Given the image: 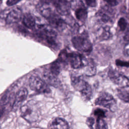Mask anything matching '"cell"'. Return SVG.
<instances>
[{
  "mask_svg": "<svg viewBox=\"0 0 129 129\" xmlns=\"http://www.w3.org/2000/svg\"><path fill=\"white\" fill-rule=\"evenodd\" d=\"M10 100V95L8 93L5 94L0 99V107L3 108L7 105Z\"/></svg>",
  "mask_w": 129,
  "mask_h": 129,
  "instance_id": "cell-24",
  "label": "cell"
},
{
  "mask_svg": "<svg viewBox=\"0 0 129 129\" xmlns=\"http://www.w3.org/2000/svg\"><path fill=\"white\" fill-rule=\"evenodd\" d=\"M72 43L73 46L81 52L89 53L93 49L88 32L83 26L78 27L76 32L72 38Z\"/></svg>",
  "mask_w": 129,
  "mask_h": 129,
  "instance_id": "cell-1",
  "label": "cell"
},
{
  "mask_svg": "<svg viewBox=\"0 0 129 129\" xmlns=\"http://www.w3.org/2000/svg\"><path fill=\"white\" fill-rule=\"evenodd\" d=\"M85 68L84 73L86 76L91 77L96 74V67L92 58H88L87 64Z\"/></svg>",
  "mask_w": 129,
  "mask_h": 129,
  "instance_id": "cell-19",
  "label": "cell"
},
{
  "mask_svg": "<svg viewBox=\"0 0 129 129\" xmlns=\"http://www.w3.org/2000/svg\"><path fill=\"white\" fill-rule=\"evenodd\" d=\"M19 1H8L7 2V5L8 6H12L14 5L15 4H16Z\"/></svg>",
  "mask_w": 129,
  "mask_h": 129,
  "instance_id": "cell-32",
  "label": "cell"
},
{
  "mask_svg": "<svg viewBox=\"0 0 129 129\" xmlns=\"http://www.w3.org/2000/svg\"><path fill=\"white\" fill-rule=\"evenodd\" d=\"M86 122H87V124H88V125L90 127H92L94 123V119L93 117H90L87 118Z\"/></svg>",
  "mask_w": 129,
  "mask_h": 129,
  "instance_id": "cell-29",
  "label": "cell"
},
{
  "mask_svg": "<svg viewBox=\"0 0 129 129\" xmlns=\"http://www.w3.org/2000/svg\"><path fill=\"white\" fill-rule=\"evenodd\" d=\"M96 129H107V124L103 118H97Z\"/></svg>",
  "mask_w": 129,
  "mask_h": 129,
  "instance_id": "cell-25",
  "label": "cell"
},
{
  "mask_svg": "<svg viewBox=\"0 0 129 129\" xmlns=\"http://www.w3.org/2000/svg\"><path fill=\"white\" fill-rule=\"evenodd\" d=\"M37 36L45 41L47 44L54 49H57L60 46L57 40V34L50 25L40 24L37 26Z\"/></svg>",
  "mask_w": 129,
  "mask_h": 129,
  "instance_id": "cell-3",
  "label": "cell"
},
{
  "mask_svg": "<svg viewBox=\"0 0 129 129\" xmlns=\"http://www.w3.org/2000/svg\"><path fill=\"white\" fill-rule=\"evenodd\" d=\"M29 83L31 89L33 91L41 93H48L50 91L47 83L37 76L30 77Z\"/></svg>",
  "mask_w": 129,
  "mask_h": 129,
  "instance_id": "cell-10",
  "label": "cell"
},
{
  "mask_svg": "<svg viewBox=\"0 0 129 129\" xmlns=\"http://www.w3.org/2000/svg\"><path fill=\"white\" fill-rule=\"evenodd\" d=\"M95 104L107 108L112 111H114L117 108L115 99L112 95L106 92L101 93L95 100Z\"/></svg>",
  "mask_w": 129,
  "mask_h": 129,
  "instance_id": "cell-7",
  "label": "cell"
},
{
  "mask_svg": "<svg viewBox=\"0 0 129 129\" xmlns=\"http://www.w3.org/2000/svg\"><path fill=\"white\" fill-rule=\"evenodd\" d=\"M58 60L62 63L69 64L75 69L85 68L87 64L88 58L77 52H69L67 49L61 50L58 55Z\"/></svg>",
  "mask_w": 129,
  "mask_h": 129,
  "instance_id": "cell-2",
  "label": "cell"
},
{
  "mask_svg": "<svg viewBox=\"0 0 129 129\" xmlns=\"http://www.w3.org/2000/svg\"><path fill=\"white\" fill-rule=\"evenodd\" d=\"M95 19L98 24L111 26L114 20V12L108 5L102 7L95 15Z\"/></svg>",
  "mask_w": 129,
  "mask_h": 129,
  "instance_id": "cell-5",
  "label": "cell"
},
{
  "mask_svg": "<svg viewBox=\"0 0 129 129\" xmlns=\"http://www.w3.org/2000/svg\"><path fill=\"white\" fill-rule=\"evenodd\" d=\"M117 26L120 31H124L127 30L128 28V23L125 18L121 17L118 21Z\"/></svg>",
  "mask_w": 129,
  "mask_h": 129,
  "instance_id": "cell-23",
  "label": "cell"
},
{
  "mask_svg": "<svg viewBox=\"0 0 129 129\" xmlns=\"http://www.w3.org/2000/svg\"><path fill=\"white\" fill-rule=\"evenodd\" d=\"M23 23L26 27L28 28H32L35 25V20L31 14L27 13L23 16Z\"/></svg>",
  "mask_w": 129,
  "mask_h": 129,
  "instance_id": "cell-20",
  "label": "cell"
},
{
  "mask_svg": "<svg viewBox=\"0 0 129 129\" xmlns=\"http://www.w3.org/2000/svg\"><path fill=\"white\" fill-rule=\"evenodd\" d=\"M94 115L97 117V118H103L105 117V112L100 108H97L94 110Z\"/></svg>",
  "mask_w": 129,
  "mask_h": 129,
  "instance_id": "cell-26",
  "label": "cell"
},
{
  "mask_svg": "<svg viewBox=\"0 0 129 129\" xmlns=\"http://www.w3.org/2000/svg\"><path fill=\"white\" fill-rule=\"evenodd\" d=\"M22 16V11L20 8L16 7L8 14L6 21L7 24H13L18 22Z\"/></svg>",
  "mask_w": 129,
  "mask_h": 129,
  "instance_id": "cell-15",
  "label": "cell"
},
{
  "mask_svg": "<svg viewBox=\"0 0 129 129\" xmlns=\"http://www.w3.org/2000/svg\"><path fill=\"white\" fill-rule=\"evenodd\" d=\"M128 16H129V6H128Z\"/></svg>",
  "mask_w": 129,
  "mask_h": 129,
  "instance_id": "cell-33",
  "label": "cell"
},
{
  "mask_svg": "<svg viewBox=\"0 0 129 129\" xmlns=\"http://www.w3.org/2000/svg\"><path fill=\"white\" fill-rule=\"evenodd\" d=\"M124 51L125 53L127 55L129 56V42L126 43V45L124 47Z\"/></svg>",
  "mask_w": 129,
  "mask_h": 129,
  "instance_id": "cell-31",
  "label": "cell"
},
{
  "mask_svg": "<svg viewBox=\"0 0 129 129\" xmlns=\"http://www.w3.org/2000/svg\"><path fill=\"white\" fill-rule=\"evenodd\" d=\"M47 20L50 26L59 31H62L67 28V23L66 21L56 13Z\"/></svg>",
  "mask_w": 129,
  "mask_h": 129,
  "instance_id": "cell-13",
  "label": "cell"
},
{
  "mask_svg": "<svg viewBox=\"0 0 129 129\" xmlns=\"http://www.w3.org/2000/svg\"><path fill=\"white\" fill-rule=\"evenodd\" d=\"M71 84L74 88L79 91L82 96L86 100H90L92 96L91 85L80 76L71 77Z\"/></svg>",
  "mask_w": 129,
  "mask_h": 129,
  "instance_id": "cell-4",
  "label": "cell"
},
{
  "mask_svg": "<svg viewBox=\"0 0 129 129\" xmlns=\"http://www.w3.org/2000/svg\"><path fill=\"white\" fill-rule=\"evenodd\" d=\"M43 78L45 82L54 87H57L59 85V80L57 77L53 75L49 70H45L43 73Z\"/></svg>",
  "mask_w": 129,
  "mask_h": 129,
  "instance_id": "cell-18",
  "label": "cell"
},
{
  "mask_svg": "<svg viewBox=\"0 0 129 129\" xmlns=\"http://www.w3.org/2000/svg\"><path fill=\"white\" fill-rule=\"evenodd\" d=\"M20 114L23 118L30 123L36 121L38 118L39 112L34 101L30 100L22 106Z\"/></svg>",
  "mask_w": 129,
  "mask_h": 129,
  "instance_id": "cell-6",
  "label": "cell"
},
{
  "mask_svg": "<svg viewBox=\"0 0 129 129\" xmlns=\"http://www.w3.org/2000/svg\"><path fill=\"white\" fill-rule=\"evenodd\" d=\"M94 33L96 38L100 41L109 40L113 36L111 27L108 26L97 24L95 28Z\"/></svg>",
  "mask_w": 129,
  "mask_h": 129,
  "instance_id": "cell-11",
  "label": "cell"
},
{
  "mask_svg": "<svg viewBox=\"0 0 129 129\" xmlns=\"http://www.w3.org/2000/svg\"><path fill=\"white\" fill-rule=\"evenodd\" d=\"M115 63L118 67L129 68V61L122 60L120 59H116L115 61Z\"/></svg>",
  "mask_w": 129,
  "mask_h": 129,
  "instance_id": "cell-27",
  "label": "cell"
},
{
  "mask_svg": "<svg viewBox=\"0 0 129 129\" xmlns=\"http://www.w3.org/2000/svg\"><path fill=\"white\" fill-rule=\"evenodd\" d=\"M52 5L59 15L67 16L70 14L71 2L67 1H55L52 2Z\"/></svg>",
  "mask_w": 129,
  "mask_h": 129,
  "instance_id": "cell-14",
  "label": "cell"
},
{
  "mask_svg": "<svg viewBox=\"0 0 129 129\" xmlns=\"http://www.w3.org/2000/svg\"><path fill=\"white\" fill-rule=\"evenodd\" d=\"M117 96L122 101L129 102V91L125 88H120L117 89Z\"/></svg>",
  "mask_w": 129,
  "mask_h": 129,
  "instance_id": "cell-22",
  "label": "cell"
},
{
  "mask_svg": "<svg viewBox=\"0 0 129 129\" xmlns=\"http://www.w3.org/2000/svg\"><path fill=\"white\" fill-rule=\"evenodd\" d=\"M48 129H69V125L64 119L55 118L50 122Z\"/></svg>",
  "mask_w": 129,
  "mask_h": 129,
  "instance_id": "cell-17",
  "label": "cell"
},
{
  "mask_svg": "<svg viewBox=\"0 0 129 129\" xmlns=\"http://www.w3.org/2000/svg\"><path fill=\"white\" fill-rule=\"evenodd\" d=\"M86 5L90 7H95L97 5V2L96 1H86Z\"/></svg>",
  "mask_w": 129,
  "mask_h": 129,
  "instance_id": "cell-28",
  "label": "cell"
},
{
  "mask_svg": "<svg viewBox=\"0 0 129 129\" xmlns=\"http://www.w3.org/2000/svg\"><path fill=\"white\" fill-rule=\"evenodd\" d=\"M53 7L52 4H50L48 2H40L37 5V9L42 16L48 19L56 13Z\"/></svg>",
  "mask_w": 129,
  "mask_h": 129,
  "instance_id": "cell-12",
  "label": "cell"
},
{
  "mask_svg": "<svg viewBox=\"0 0 129 129\" xmlns=\"http://www.w3.org/2000/svg\"><path fill=\"white\" fill-rule=\"evenodd\" d=\"M71 2V9L74 11L77 20L82 23L85 22L87 18L88 10L85 4L81 1Z\"/></svg>",
  "mask_w": 129,
  "mask_h": 129,
  "instance_id": "cell-8",
  "label": "cell"
},
{
  "mask_svg": "<svg viewBox=\"0 0 129 129\" xmlns=\"http://www.w3.org/2000/svg\"><path fill=\"white\" fill-rule=\"evenodd\" d=\"M108 76L110 80L120 88L129 87V79L118 71L113 69H110Z\"/></svg>",
  "mask_w": 129,
  "mask_h": 129,
  "instance_id": "cell-9",
  "label": "cell"
},
{
  "mask_svg": "<svg viewBox=\"0 0 129 129\" xmlns=\"http://www.w3.org/2000/svg\"><path fill=\"white\" fill-rule=\"evenodd\" d=\"M107 4L111 7H114L118 4V2L117 1H105Z\"/></svg>",
  "mask_w": 129,
  "mask_h": 129,
  "instance_id": "cell-30",
  "label": "cell"
},
{
  "mask_svg": "<svg viewBox=\"0 0 129 129\" xmlns=\"http://www.w3.org/2000/svg\"><path fill=\"white\" fill-rule=\"evenodd\" d=\"M62 63L58 59L55 60L51 63L49 68V71L54 76H57L61 70Z\"/></svg>",
  "mask_w": 129,
  "mask_h": 129,
  "instance_id": "cell-21",
  "label": "cell"
},
{
  "mask_svg": "<svg viewBox=\"0 0 129 129\" xmlns=\"http://www.w3.org/2000/svg\"><path fill=\"white\" fill-rule=\"evenodd\" d=\"M28 91L25 88H22L17 93L12 105L13 110H17L21 105L24 101L26 99Z\"/></svg>",
  "mask_w": 129,
  "mask_h": 129,
  "instance_id": "cell-16",
  "label": "cell"
},
{
  "mask_svg": "<svg viewBox=\"0 0 129 129\" xmlns=\"http://www.w3.org/2000/svg\"><path fill=\"white\" fill-rule=\"evenodd\" d=\"M128 128H129V123H128Z\"/></svg>",
  "mask_w": 129,
  "mask_h": 129,
  "instance_id": "cell-34",
  "label": "cell"
}]
</instances>
